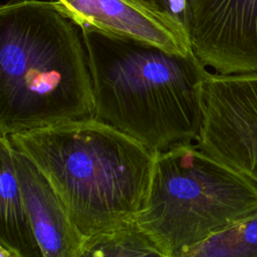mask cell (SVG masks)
I'll list each match as a JSON object with an SVG mask.
<instances>
[{"mask_svg":"<svg viewBox=\"0 0 257 257\" xmlns=\"http://www.w3.org/2000/svg\"><path fill=\"white\" fill-rule=\"evenodd\" d=\"M91 76L94 116L153 152L196 141L202 86L210 72L195 55L79 26Z\"/></svg>","mask_w":257,"mask_h":257,"instance_id":"obj_1","label":"cell"},{"mask_svg":"<svg viewBox=\"0 0 257 257\" xmlns=\"http://www.w3.org/2000/svg\"><path fill=\"white\" fill-rule=\"evenodd\" d=\"M9 139L49 182L81 238L136 221L155 152L135 138L91 116Z\"/></svg>","mask_w":257,"mask_h":257,"instance_id":"obj_2","label":"cell"},{"mask_svg":"<svg viewBox=\"0 0 257 257\" xmlns=\"http://www.w3.org/2000/svg\"><path fill=\"white\" fill-rule=\"evenodd\" d=\"M94 116L79 26L53 1L0 7V136Z\"/></svg>","mask_w":257,"mask_h":257,"instance_id":"obj_3","label":"cell"},{"mask_svg":"<svg viewBox=\"0 0 257 257\" xmlns=\"http://www.w3.org/2000/svg\"><path fill=\"white\" fill-rule=\"evenodd\" d=\"M257 212V186L196 144L155 152L148 196L137 225L170 257Z\"/></svg>","mask_w":257,"mask_h":257,"instance_id":"obj_4","label":"cell"},{"mask_svg":"<svg viewBox=\"0 0 257 257\" xmlns=\"http://www.w3.org/2000/svg\"><path fill=\"white\" fill-rule=\"evenodd\" d=\"M196 145L257 186V73H208Z\"/></svg>","mask_w":257,"mask_h":257,"instance_id":"obj_5","label":"cell"},{"mask_svg":"<svg viewBox=\"0 0 257 257\" xmlns=\"http://www.w3.org/2000/svg\"><path fill=\"white\" fill-rule=\"evenodd\" d=\"M195 55L219 74L257 73V0H187Z\"/></svg>","mask_w":257,"mask_h":257,"instance_id":"obj_6","label":"cell"},{"mask_svg":"<svg viewBox=\"0 0 257 257\" xmlns=\"http://www.w3.org/2000/svg\"><path fill=\"white\" fill-rule=\"evenodd\" d=\"M78 26L137 39L165 50L192 51L186 27L172 16L136 0H53Z\"/></svg>","mask_w":257,"mask_h":257,"instance_id":"obj_7","label":"cell"},{"mask_svg":"<svg viewBox=\"0 0 257 257\" xmlns=\"http://www.w3.org/2000/svg\"><path fill=\"white\" fill-rule=\"evenodd\" d=\"M13 162L31 227L43 257H75L82 240L49 182L13 147Z\"/></svg>","mask_w":257,"mask_h":257,"instance_id":"obj_8","label":"cell"},{"mask_svg":"<svg viewBox=\"0 0 257 257\" xmlns=\"http://www.w3.org/2000/svg\"><path fill=\"white\" fill-rule=\"evenodd\" d=\"M0 243L22 257H43L34 236L13 162V145L0 136Z\"/></svg>","mask_w":257,"mask_h":257,"instance_id":"obj_9","label":"cell"},{"mask_svg":"<svg viewBox=\"0 0 257 257\" xmlns=\"http://www.w3.org/2000/svg\"><path fill=\"white\" fill-rule=\"evenodd\" d=\"M75 257H170L131 222L82 238Z\"/></svg>","mask_w":257,"mask_h":257,"instance_id":"obj_10","label":"cell"},{"mask_svg":"<svg viewBox=\"0 0 257 257\" xmlns=\"http://www.w3.org/2000/svg\"><path fill=\"white\" fill-rule=\"evenodd\" d=\"M179 257H257V212L213 234Z\"/></svg>","mask_w":257,"mask_h":257,"instance_id":"obj_11","label":"cell"},{"mask_svg":"<svg viewBox=\"0 0 257 257\" xmlns=\"http://www.w3.org/2000/svg\"><path fill=\"white\" fill-rule=\"evenodd\" d=\"M152 9L166 13L184 26L186 23L187 0H136ZM186 27V26H185Z\"/></svg>","mask_w":257,"mask_h":257,"instance_id":"obj_12","label":"cell"},{"mask_svg":"<svg viewBox=\"0 0 257 257\" xmlns=\"http://www.w3.org/2000/svg\"><path fill=\"white\" fill-rule=\"evenodd\" d=\"M0 257H22V256L18 252L10 248L9 246H6L0 243Z\"/></svg>","mask_w":257,"mask_h":257,"instance_id":"obj_13","label":"cell"}]
</instances>
